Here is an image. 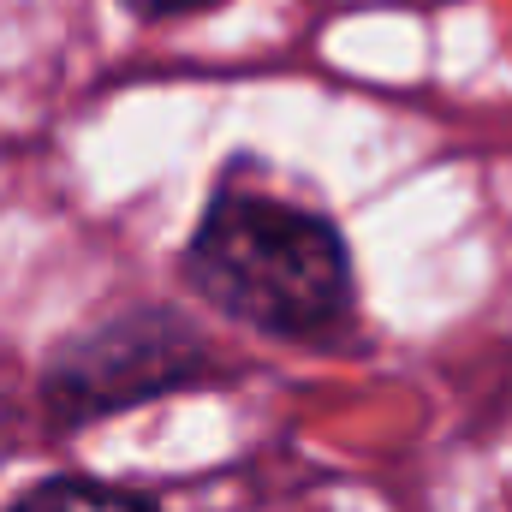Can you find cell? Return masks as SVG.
<instances>
[{
  "label": "cell",
  "instance_id": "3",
  "mask_svg": "<svg viewBox=\"0 0 512 512\" xmlns=\"http://www.w3.org/2000/svg\"><path fill=\"white\" fill-rule=\"evenodd\" d=\"M12 512H155L143 495L108 489V483H84V477H54L42 489H30Z\"/></svg>",
  "mask_w": 512,
  "mask_h": 512
},
{
  "label": "cell",
  "instance_id": "4",
  "mask_svg": "<svg viewBox=\"0 0 512 512\" xmlns=\"http://www.w3.org/2000/svg\"><path fill=\"white\" fill-rule=\"evenodd\" d=\"M137 18H185V12H203L215 0H126Z\"/></svg>",
  "mask_w": 512,
  "mask_h": 512
},
{
  "label": "cell",
  "instance_id": "1",
  "mask_svg": "<svg viewBox=\"0 0 512 512\" xmlns=\"http://www.w3.org/2000/svg\"><path fill=\"white\" fill-rule=\"evenodd\" d=\"M185 274L227 316L286 340L328 334L352 304V262L340 233L251 191H221L209 203L185 251Z\"/></svg>",
  "mask_w": 512,
  "mask_h": 512
},
{
  "label": "cell",
  "instance_id": "2",
  "mask_svg": "<svg viewBox=\"0 0 512 512\" xmlns=\"http://www.w3.org/2000/svg\"><path fill=\"white\" fill-rule=\"evenodd\" d=\"M197 358H203V340L179 316H161V310L120 316L102 334L60 352V364L48 376V399L66 417L120 411V405H137V399H149L161 387L191 382Z\"/></svg>",
  "mask_w": 512,
  "mask_h": 512
}]
</instances>
